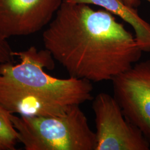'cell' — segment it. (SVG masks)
<instances>
[{
    "mask_svg": "<svg viewBox=\"0 0 150 150\" xmlns=\"http://www.w3.org/2000/svg\"><path fill=\"white\" fill-rule=\"evenodd\" d=\"M144 1H147V2H150V0H144Z\"/></svg>",
    "mask_w": 150,
    "mask_h": 150,
    "instance_id": "obj_11",
    "label": "cell"
},
{
    "mask_svg": "<svg viewBox=\"0 0 150 150\" xmlns=\"http://www.w3.org/2000/svg\"><path fill=\"white\" fill-rule=\"evenodd\" d=\"M123 2L130 7L136 8L141 4V0H122Z\"/></svg>",
    "mask_w": 150,
    "mask_h": 150,
    "instance_id": "obj_10",
    "label": "cell"
},
{
    "mask_svg": "<svg viewBox=\"0 0 150 150\" xmlns=\"http://www.w3.org/2000/svg\"><path fill=\"white\" fill-rule=\"evenodd\" d=\"M45 48L70 77L111 81L139 61L142 51L115 16L64 0L42 35Z\"/></svg>",
    "mask_w": 150,
    "mask_h": 150,
    "instance_id": "obj_1",
    "label": "cell"
},
{
    "mask_svg": "<svg viewBox=\"0 0 150 150\" xmlns=\"http://www.w3.org/2000/svg\"><path fill=\"white\" fill-rule=\"evenodd\" d=\"M7 39L0 32V64L13 62L15 56Z\"/></svg>",
    "mask_w": 150,
    "mask_h": 150,
    "instance_id": "obj_9",
    "label": "cell"
},
{
    "mask_svg": "<svg viewBox=\"0 0 150 150\" xmlns=\"http://www.w3.org/2000/svg\"><path fill=\"white\" fill-rule=\"evenodd\" d=\"M14 54L20 63L0 64V104L11 113L58 116L92 100L91 82L70 76L58 79L45 72L54 68L46 49L32 46Z\"/></svg>",
    "mask_w": 150,
    "mask_h": 150,
    "instance_id": "obj_2",
    "label": "cell"
},
{
    "mask_svg": "<svg viewBox=\"0 0 150 150\" xmlns=\"http://www.w3.org/2000/svg\"><path fill=\"white\" fill-rule=\"evenodd\" d=\"M112 82L113 96L125 116L150 144V59L137 62Z\"/></svg>",
    "mask_w": 150,
    "mask_h": 150,
    "instance_id": "obj_5",
    "label": "cell"
},
{
    "mask_svg": "<svg viewBox=\"0 0 150 150\" xmlns=\"http://www.w3.org/2000/svg\"><path fill=\"white\" fill-rule=\"evenodd\" d=\"M64 0H0V32L8 38L36 33L48 25Z\"/></svg>",
    "mask_w": 150,
    "mask_h": 150,
    "instance_id": "obj_6",
    "label": "cell"
},
{
    "mask_svg": "<svg viewBox=\"0 0 150 150\" xmlns=\"http://www.w3.org/2000/svg\"><path fill=\"white\" fill-rule=\"evenodd\" d=\"M11 112L0 104V150H15L18 134L11 118Z\"/></svg>",
    "mask_w": 150,
    "mask_h": 150,
    "instance_id": "obj_8",
    "label": "cell"
},
{
    "mask_svg": "<svg viewBox=\"0 0 150 150\" xmlns=\"http://www.w3.org/2000/svg\"><path fill=\"white\" fill-rule=\"evenodd\" d=\"M95 116V150H149L150 142L137 127L126 118L110 94H97L92 102Z\"/></svg>",
    "mask_w": 150,
    "mask_h": 150,
    "instance_id": "obj_4",
    "label": "cell"
},
{
    "mask_svg": "<svg viewBox=\"0 0 150 150\" xmlns=\"http://www.w3.org/2000/svg\"><path fill=\"white\" fill-rule=\"evenodd\" d=\"M18 141L26 150H95L96 137L80 106L58 116L11 114Z\"/></svg>",
    "mask_w": 150,
    "mask_h": 150,
    "instance_id": "obj_3",
    "label": "cell"
},
{
    "mask_svg": "<svg viewBox=\"0 0 150 150\" xmlns=\"http://www.w3.org/2000/svg\"><path fill=\"white\" fill-rule=\"evenodd\" d=\"M70 3L98 6L118 16L134 30V38L142 52L150 51V24L140 17L135 8L127 5L122 0H64Z\"/></svg>",
    "mask_w": 150,
    "mask_h": 150,
    "instance_id": "obj_7",
    "label": "cell"
}]
</instances>
